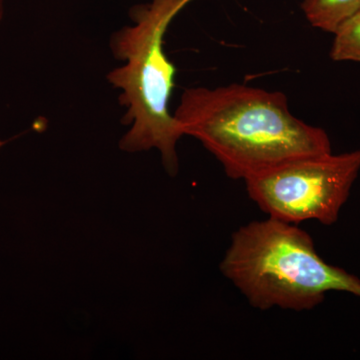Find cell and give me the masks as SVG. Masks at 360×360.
Masks as SVG:
<instances>
[{"mask_svg":"<svg viewBox=\"0 0 360 360\" xmlns=\"http://www.w3.org/2000/svg\"><path fill=\"white\" fill-rule=\"evenodd\" d=\"M360 172V149L307 156L245 180L251 200L271 219L335 224Z\"/></svg>","mask_w":360,"mask_h":360,"instance_id":"cell-4","label":"cell"},{"mask_svg":"<svg viewBox=\"0 0 360 360\" xmlns=\"http://www.w3.org/2000/svg\"><path fill=\"white\" fill-rule=\"evenodd\" d=\"M4 13H6V0H0V23L4 20Z\"/></svg>","mask_w":360,"mask_h":360,"instance_id":"cell-7","label":"cell"},{"mask_svg":"<svg viewBox=\"0 0 360 360\" xmlns=\"http://www.w3.org/2000/svg\"><path fill=\"white\" fill-rule=\"evenodd\" d=\"M4 144H6V142H4V141H1V139H0V149H1L2 146H4Z\"/></svg>","mask_w":360,"mask_h":360,"instance_id":"cell-8","label":"cell"},{"mask_svg":"<svg viewBox=\"0 0 360 360\" xmlns=\"http://www.w3.org/2000/svg\"><path fill=\"white\" fill-rule=\"evenodd\" d=\"M255 309H314L329 291L360 297V279L319 257L297 225L269 217L240 227L220 264Z\"/></svg>","mask_w":360,"mask_h":360,"instance_id":"cell-3","label":"cell"},{"mask_svg":"<svg viewBox=\"0 0 360 360\" xmlns=\"http://www.w3.org/2000/svg\"><path fill=\"white\" fill-rule=\"evenodd\" d=\"M174 115L182 134L200 141L232 179L333 153L326 130L295 117L281 91L238 84L191 87Z\"/></svg>","mask_w":360,"mask_h":360,"instance_id":"cell-1","label":"cell"},{"mask_svg":"<svg viewBox=\"0 0 360 360\" xmlns=\"http://www.w3.org/2000/svg\"><path fill=\"white\" fill-rule=\"evenodd\" d=\"M333 34L331 59L360 63V11L343 22Z\"/></svg>","mask_w":360,"mask_h":360,"instance_id":"cell-6","label":"cell"},{"mask_svg":"<svg viewBox=\"0 0 360 360\" xmlns=\"http://www.w3.org/2000/svg\"><path fill=\"white\" fill-rule=\"evenodd\" d=\"M302 8L312 27L333 34L360 11V0H303Z\"/></svg>","mask_w":360,"mask_h":360,"instance_id":"cell-5","label":"cell"},{"mask_svg":"<svg viewBox=\"0 0 360 360\" xmlns=\"http://www.w3.org/2000/svg\"><path fill=\"white\" fill-rule=\"evenodd\" d=\"M193 0H150L130 11L131 25L112 33L110 46L124 63L108 75V82L122 91L120 103L127 110L122 124L130 125L120 148L134 153L155 148L170 176L179 172L177 142L184 136L170 98L176 68L165 54V35L170 23Z\"/></svg>","mask_w":360,"mask_h":360,"instance_id":"cell-2","label":"cell"}]
</instances>
